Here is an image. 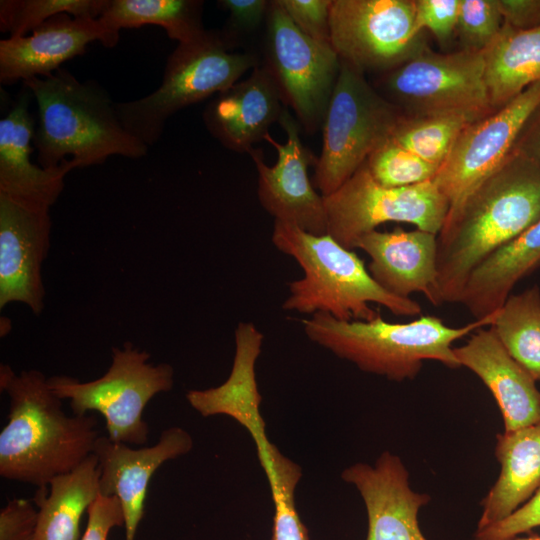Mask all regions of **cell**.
<instances>
[{"instance_id":"1","label":"cell","mask_w":540,"mask_h":540,"mask_svg":"<svg viewBox=\"0 0 540 540\" xmlns=\"http://www.w3.org/2000/svg\"><path fill=\"white\" fill-rule=\"evenodd\" d=\"M540 219V167L512 152L452 212L437 235L441 304L459 303L473 272Z\"/></svg>"},{"instance_id":"2","label":"cell","mask_w":540,"mask_h":540,"mask_svg":"<svg viewBox=\"0 0 540 540\" xmlns=\"http://www.w3.org/2000/svg\"><path fill=\"white\" fill-rule=\"evenodd\" d=\"M0 389L9 397L0 432L1 477L41 488L93 454L100 437L96 417L67 415L42 372L16 374L1 364Z\"/></svg>"},{"instance_id":"3","label":"cell","mask_w":540,"mask_h":540,"mask_svg":"<svg viewBox=\"0 0 540 540\" xmlns=\"http://www.w3.org/2000/svg\"><path fill=\"white\" fill-rule=\"evenodd\" d=\"M38 110L32 144L39 166L76 168L104 163L119 155L138 159L148 146L121 124L109 94L94 81H79L65 69L23 82Z\"/></svg>"},{"instance_id":"4","label":"cell","mask_w":540,"mask_h":540,"mask_svg":"<svg viewBox=\"0 0 540 540\" xmlns=\"http://www.w3.org/2000/svg\"><path fill=\"white\" fill-rule=\"evenodd\" d=\"M272 242L283 254L296 260L304 272L289 283L286 311L302 314L328 313L340 321H371L379 304L398 316H418L419 303L394 296L371 277L362 259L329 234L313 235L298 226L275 220Z\"/></svg>"},{"instance_id":"5","label":"cell","mask_w":540,"mask_h":540,"mask_svg":"<svg viewBox=\"0 0 540 540\" xmlns=\"http://www.w3.org/2000/svg\"><path fill=\"white\" fill-rule=\"evenodd\" d=\"M497 312V311H496ZM496 312L462 327L423 315L407 323H391L380 315L371 321H340L328 313H315L302 321L305 335L360 370L401 382L414 379L424 360L459 368L452 343L490 326Z\"/></svg>"},{"instance_id":"6","label":"cell","mask_w":540,"mask_h":540,"mask_svg":"<svg viewBox=\"0 0 540 540\" xmlns=\"http://www.w3.org/2000/svg\"><path fill=\"white\" fill-rule=\"evenodd\" d=\"M235 48L220 30H207L193 42L178 44L154 92L115 103L123 127L148 147L156 143L173 114L230 88L259 65L256 53L236 52Z\"/></svg>"},{"instance_id":"7","label":"cell","mask_w":540,"mask_h":540,"mask_svg":"<svg viewBox=\"0 0 540 540\" xmlns=\"http://www.w3.org/2000/svg\"><path fill=\"white\" fill-rule=\"evenodd\" d=\"M322 125V150L313 183L326 197L344 184L391 136L402 112L341 61Z\"/></svg>"},{"instance_id":"8","label":"cell","mask_w":540,"mask_h":540,"mask_svg":"<svg viewBox=\"0 0 540 540\" xmlns=\"http://www.w3.org/2000/svg\"><path fill=\"white\" fill-rule=\"evenodd\" d=\"M150 354L127 342L112 349V362L98 379L81 382L58 375L48 378L51 390L62 400L68 399L75 415L99 412L105 419L107 437L115 443L144 445L149 426L143 411L159 393L174 385L170 364L148 362Z\"/></svg>"},{"instance_id":"9","label":"cell","mask_w":540,"mask_h":540,"mask_svg":"<svg viewBox=\"0 0 540 540\" xmlns=\"http://www.w3.org/2000/svg\"><path fill=\"white\" fill-rule=\"evenodd\" d=\"M371 83L404 116L446 113L487 116L491 108L483 52L437 53L427 47Z\"/></svg>"},{"instance_id":"10","label":"cell","mask_w":540,"mask_h":540,"mask_svg":"<svg viewBox=\"0 0 540 540\" xmlns=\"http://www.w3.org/2000/svg\"><path fill=\"white\" fill-rule=\"evenodd\" d=\"M262 51L261 65L299 125L308 134L322 129L341 65L333 47L304 34L278 0H272Z\"/></svg>"},{"instance_id":"11","label":"cell","mask_w":540,"mask_h":540,"mask_svg":"<svg viewBox=\"0 0 540 540\" xmlns=\"http://www.w3.org/2000/svg\"><path fill=\"white\" fill-rule=\"evenodd\" d=\"M328 234L347 249L387 222L408 223L438 235L449 202L433 181L405 187L378 183L364 163L335 192L324 197Z\"/></svg>"},{"instance_id":"12","label":"cell","mask_w":540,"mask_h":540,"mask_svg":"<svg viewBox=\"0 0 540 540\" xmlns=\"http://www.w3.org/2000/svg\"><path fill=\"white\" fill-rule=\"evenodd\" d=\"M330 36L340 60L364 75L387 72L429 47L415 0H332Z\"/></svg>"},{"instance_id":"13","label":"cell","mask_w":540,"mask_h":540,"mask_svg":"<svg viewBox=\"0 0 540 540\" xmlns=\"http://www.w3.org/2000/svg\"><path fill=\"white\" fill-rule=\"evenodd\" d=\"M539 106L540 80L465 128L433 179L449 202V212L510 157Z\"/></svg>"},{"instance_id":"14","label":"cell","mask_w":540,"mask_h":540,"mask_svg":"<svg viewBox=\"0 0 540 540\" xmlns=\"http://www.w3.org/2000/svg\"><path fill=\"white\" fill-rule=\"evenodd\" d=\"M279 124L287 134V142L280 144L268 133L264 140L277 151V161L268 166L261 149L252 148L250 154L258 172V199L275 220L287 222L313 235L328 234L324 197L319 195L308 176V167L317 158L303 145L300 125L287 107Z\"/></svg>"},{"instance_id":"15","label":"cell","mask_w":540,"mask_h":540,"mask_svg":"<svg viewBox=\"0 0 540 540\" xmlns=\"http://www.w3.org/2000/svg\"><path fill=\"white\" fill-rule=\"evenodd\" d=\"M50 208L0 195V308L23 303L44 309L42 265L50 247Z\"/></svg>"},{"instance_id":"16","label":"cell","mask_w":540,"mask_h":540,"mask_svg":"<svg viewBox=\"0 0 540 540\" xmlns=\"http://www.w3.org/2000/svg\"><path fill=\"white\" fill-rule=\"evenodd\" d=\"M193 448L190 433L178 426L162 431L152 446L132 448L100 436L94 447L100 471V494L116 496L124 517V540H135L143 518L150 480L166 461L189 453Z\"/></svg>"},{"instance_id":"17","label":"cell","mask_w":540,"mask_h":540,"mask_svg":"<svg viewBox=\"0 0 540 540\" xmlns=\"http://www.w3.org/2000/svg\"><path fill=\"white\" fill-rule=\"evenodd\" d=\"M343 481L359 491L368 516L366 540H427L418 524V512L430 496L414 492L399 456L383 452L375 466L355 463L341 473Z\"/></svg>"},{"instance_id":"18","label":"cell","mask_w":540,"mask_h":540,"mask_svg":"<svg viewBox=\"0 0 540 540\" xmlns=\"http://www.w3.org/2000/svg\"><path fill=\"white\" fill-rule=\"evenodd\" d=\"M94 41L106 47L118 43L99 19L58 14L28 35L0 41V82L9 85L33 77H47L64 62L84 54Z\"/></svg>"},{"instance_id":"19","label":"cell","mask_w":540,"mask_h":540,"mask_svg":"<svg viewBox=\"0 0 540 540\" xmlns=\"http://www.w3.org/2000/svg\"><path fill=\"white\" fill-rule=\"evenodd\" d=\"M355 248L371 261L368 272L388 293L410 298L420 292L433 305H441L437 290V235L420 229L373 230L360 236Z\"/></svg>"},{"instance_id":"20","label":"cell","mask_w":540,"mask_h":540,"mask_svg":"<svg viewBox=\"0 0 540 540\" xmlns=\"http://www.w3.org/2000/svg\"><path fill=\"white\" fill-rule=\"evenodd\" d=\"M234 336L235 354L227 380L217 387L189 390L186 399L203 417L226 415L237 421L252 437L261 462L272 444L260 412L262 396L255 372L264 335L253 323L240 322Z\"/></svg>"},{"instance_id":"21","label":"cell","mask_w":540,"mask_h":540,"mask_svg":"<svg viewBox=\"0 0 540 540\" xmlns=\"http://www.w3.org/2000/svg\"><path fill=\"white\" fill-rule=\"evenodd\" d=\"M262 65L248 78L216 94L207 104L203 120L208 131L227 149L249 152L264 140L269 127L279 122L285 107Z\"/></svg>"},{"instance_id":"22","label":"cell","mask_w":540,"mask_h":540,"mask_svg":"<svg viewBox=\"0 0 540 540\" xmlns=\"http://www.w3.org/2000/svg\"><path fill=\"white\" fill-rule=\"evenodd\" d=\"M33 97L27 88L0 120V195L50 208L64 188V178L76 165L68 161L45 169L31 161L35 121L29 111Z\"/></svg>"},{"instance_id":"23","label":"cell","mask_w":540,"mask_h":540,"mask_svg":"<svg viewBox=\"0 0 540 540\" xmlns=\"http://www.w3.org/2000/svg\"><path fill=\"white\" fill-rule=\"evenodd\" d=\"M460 364L475 373L492 393L504 431L540 422V391L535 380L504 349L491 328L476 330L453 348Z\"/></svg>"},{"instance_id":"24","label":"cell","mask_w":540,"mask_h":540,"mask_svg":"<svg viewBox=\"0 0 540 540\" xmlns=\"http://www.w3.org/2000/svg\"><path fill=\"white\" fill-rule=\"evenodd\" d=\"M495 456L500 475L482 500L477 530L500 521L526 501L540 486V422L497 435Z\"/></svg>"},{"instance_id":"25","label":"cell","mask_w":540,"mask_h":540,"mask_svg":"<svg viewBox=\"0 0 540 540\" xmlns=\"http://www.w3.org/2000/svg\"><path fill=\"white\" fill-rule=\"evenodd\" d=\"M539 265L540 219L473 270L459 303L474 319H484L498 311L515 284Z\"/></svg>"},{"instance_id":"26","label":"cell","mask_w":540,"mask_h":540,"mask_svg":"<svg viewBox=\"0 0 540 540\" xmlns=\"http://www.w3.org/2000/svg\"><path fill=\"white\" fill-rule=\"evenodd\" d=\"M100 471L93 453L72 471L38 488L35 540H81L80 523L100 494Z\"/></svg>"},{"instance_id":"27","label":"cell","mask_w":540,"mask_h":540,"mask_svg":"<svg viewBox=\"0 0 540 540\" xmlns=\"http://www.w3.org/2000/svg\"><path fill=\"white\" fill-rule=\"evenodd\" d=\"M483 57L489 103L495 111L540 80V26L519 30L503 23Z\"/></svg>"},{"instance_id":"28","label":"cell","mask_w":540,"mask_h":540,"mask_svg":"<svg viewBox=\"0 0 540 540\" xmlns=\"http://www.w3.org/2000/svg\"><path fill=\"white\" fill-rule=\"evenodd\" d=\"M203 4L199 0H109L98 19L117 42L121 29L156 25L178 44L189 43L207 31L202 25Z\"/></svg>"},{"instance_id":"29","label":"cell","mask_w":540,"mask_h":540,"mask_svg":"<svg viewBox=\"0 0 540 540\" xmlns=\"http://www.w3.org/2000/svg\"><path fill=\"white\" fill-rule=\"evenodd\" d=\"M507 353L540 381V289L510 294L490 325Z\"/></svg>"},{"instance_id":"30","label":"cell","mask_w":540,"mask_h":540,"mask_svg":"<svg viewBox=\"0 0 540 540\" xmlns=\"http://www.w3.org/2000/svg\"><path fill=\"white\" fill-rule=\"evenodd\" d=\"M482 117L472 113L403 115L389 138L440 168L465 128Z\"/></svg>"},{"instance_id":"31","label":"cell","mask_w":540,"mask_h":540,"mask_svg":"<svg viewBox=\"0 0 540 540\" xmlns=\"http://www.w3.org/2000/svg\"><path fill=\"white\" fill-rule=\"evenodd\" d=\"M263 470L274 503L271 540H309L294 500L296 486L302 477L301 467L272 444Z\"/></svg>"},{"instance_id":"32","label":"cell","mask_w":540,"mask_h":540,"mask_svg":"<svg viewBox=\"0 0 540 540\" xmlns=\"http://www.w3.org/2000/svg\"><path fill=\"white\" fill-rule=\"evenodd\" d=\"M108 4L109 0H1L0 30L9 33V37H22L63 13L98 19Z\"/></svg>"},{"instance_id":"33","label":"cell","mask_w":540,"mask_h":540,"mask_svg":"<svg viewBox=\"0 0 540 540\" xmlns=\"http://www.w3.org/2000/svg\"><path fill=\"white\" fill-rule=\"evenodd\" d=\"M373 178L386 187H405L433 181L439 167L433 165L390 138L366 160Z\"/></svg>"},{"instance_id":"34","label":"cell","mask_w":540,"mask_h":540,"mask_svg":"<svg viewBox=\"0 0 540 540\" xmlns=\"http://www.w3.org/2000/svg\"><path fill=\"white\" fill-rule=\"evenodd\" d=\"M503 23L497 0H461L455 37L461 49L483 52Z\"/></svg>"},{"instance_id":"35","label":"cell","mask_w":540,"mask_h":540,"mask_svg":"<svg viewBox=\"0 0 540 540\" xmlns=\"http://www.w3.org/2000/svg\"><path fill=\"white\" fill-rule=\"evenodd\" d=\"M291 21L310 38L331 45L332 0H278ZM332 46V45H331Z\"/></svg>"},{"instance_id":"36","label":"cell","mask_w":540,"mask_h":540,"mask_svg":"<svg viewBox=\"0 0 540 540\" xmlns=\"http://www.w3.org/2000/svg\"><path fill=\"white\" fill-rule=\"evenodd\" d=\"M217 4L228 12L227 25L222 35L236 47L240 39L265 25L271 1L267 0H220Z\"/></svg>"},{"instance_id":"37","label":"cell","mask_w":540,"mask_h":540,"mask_svg":"<svg viewBox=\"0 0 540 540\" xmlns=\"http://www.w3.org/2000/svg\"><path fill=\"white\" fill-rule=\"evenodd\" d=\"M461 0H415L420 29L431 32L440 43H448L456 33Z\"/></svg>"},{"instance_id":"38","label":"cell","mask_w":540,"mask_h":540,"mask_svg":"<svg viewBox=\"0 0 540 540\" xmlns=\"http://www.w3.org/2000/svg\"><path fill=\"white\" fill-rule=\"evenodd\" d=\"M540 527V486L533 496L506 518L476 530L475 540H513Z\"/></svg>"},{"instance_id":"39","label":"cell","mask_w":540,"mask_h":540,"mask_svg":"<svg viewBox=\"0 0 540 540\" xmlns=\"http://www.w3.org/2000/svg\"><path fill=\"white\" fill-rule=\"evenodd\" d=\"M34 502L15 498L0 511V540H35L38 509Z\"/></svg>"},{"instance_id":"40","label":"cell","mask_w":540,"mask_h":540,"mask_svg":"<svg viewBox=\"0 0 540 540\" xmlns=\"http://www.w3.org/2000/svg\"><path fill=\"white\" fill-rule=\"evenodd\" d=\"M81 540H108L110 531L124 526L121 504L116 496L99 494L88 510Z\"/></svg>"},{"instance_id":"41","label":"cell","mask_w":540,"mask_h":540,"mask_svg":"<svg viewBox=\"0 0 540 540\" xmlns=\"http://www.w3.org/2000/svg\"><path fill=\"white\" fill-rule=\"evenodd\" d=\"M505 24L519 30L540 26V0H497Z\"/></svg>"},{"instance_id":"42","label":"cell","mask_w":540,"mask_h":540,"mask_svg":"<svg viewBox=\"0 0 540 540\" xmlns=\"http://www.w3.org/2000/svg\"><path fill=\"white\" fill-rule=\"evenodd\" d=\"M513 152L523 155L540 167V106L527 121Z\"/></svg>"},{"instance_id":"43","label":"cell","mask_w":540,"mask_h":540,"mask_svg":"<svg viewBox=\"0 0 540 540\" xmlns=\"http://www.w3.org/2000/svg\"><path fill=\"white\" fill-rule=\"evenodd\" d=\"M515 540H540V536L539 535H534V536H530V537H527V538H518V539H515Z\"/></svg>"}]
</instances>
